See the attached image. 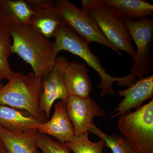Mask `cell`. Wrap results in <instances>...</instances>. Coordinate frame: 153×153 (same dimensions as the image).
<instances>
[{
    "label": "cell",
    "instance_id": "6da1fadb",
    "mask_svg": "<svg viewBox=\"0 0 153 153\" xmlns=\"http://www.w3.org/2000/svg\"><path fill=\"white\" fill-rule=\"evenodd\" d=\"M8 26L13 39L12 53L30 64L36 76L43 77L51 71L58 54L54 42L30 25Z\"/></svg>",
    "mask_w": 153,
    "mask_h": 153
},
{
    "label": "cell",
    "instance_id": "7a4b0ae2",
    "mask_svg": "<svg viewBox=\"0 0 153 153\" xmlns=\"http://www.w3.org/2000/svg\"><path fill=\"white\" fill-rule=\"evenodd\" d=\"M42 92V76L33 71L27 74L14 72L0 89V105L24 110L44 123L47 119L39 105Z\"/></svg>",
    "mask_w": 153,
    "mask_h": 153
},
{
    "label": "cell",
    "instance_id": "3957f363",
    "mask_svg": "<svg viewBox=\"0 0 153 153\" xmlns=\"http://www.w3.org/2000/svg\"><path fill=\"white\" fill-rule=\"evenodd\" d=\"M81 3V9L93 17L102 35L121 57L120 51L125 52L134 61L136 50L131 44L125 19L104 0H82Z\"/></svg>",
    "mask_w": 153,
    "mask_h": 153
},
{
    "label": "cell",
    "instance_id": "277c9868",
    "mask_svg": "<svg viewBox=\"0 0 153 153\" xmlns=\"http://www.w3.org/2000/svg\"><path fill=\"white\" fill-rule=\"evenodd\" d=\"M54 38H55L54 45L58 53L60 51L65 50L78 56L98 73L101 81L97 88H101L100 94L102 96L114 95L115 92L112 88L114 82H118L120 86H126V76L114 77L108 74L106 69L102 66L98 57L91 51L88 44L66 26L58 27Z\"/></svg>",
    "mask_w": 153,
    "mask_h": 153
},
{
    "label": "cell",
    "instance_id": "5b68a950",
    "mask_svg": "<svg viewBox=\"0 0 153 153\" xmlns=\"http://www.w3.org/2000/svg\"><path fill=\"white\" fill-rule=\"evenodd\" d=\"M119 130L137 153H153V100L118 116Z\"/></svg>",
    "mask_w": 153,
    "mask_h": 153
},
{
    "label": "cell",
    "instance_id": "8992f818",
    "mask_svg": "<svg viewBox=\"0 0 153 153\" xmlns=\"http://www.w3.org/2000/svg\"><path fill=\"white\" fill-rule=\"evenodd\" d=\"M55 5L66 27L86 44L96 42L120 56L105 38L95 20L87 12L68 0H57Z\"/></svg>",
    "mask_w": 153,
    "mask_h": 153
},
{
    "label": "cell",
    "instance_id": "52a82bcc",
    "mask_svg": "<svg viewBox=\"0 0 153 153\" xmlns=\"http://www.w3.org/2000/svg\"><path fill=\"white\" fill-rule=\"evenodd\" d=\"M131 38L136 45L135 57L129 75L133 81L147 76L152 67L151 47L153 38V21L149 18L139 20L126 19Z\"/></svg>",
    "mask_w": 153,
    "mask_h": 153
},
{
    "label": "cell",
    "instance_id": "ba28073f",
    "mask_svg": "<svg viewBox=\"0 0 153 153\" xmlns=\"http://www.w3.org/2000/svg\"><path fill=\"white\" fill-rule=\"evenodd\" d=\"M68 63L64 56H57L51 71L42 77L43 92L40 99V108L49 119L52 105L57 100L66 104L68 96L64 83V73Z\"/></svg>",
    "mask_w": 153,
    "mask_h": 153
},
{
    "label": "cell",
    "instance_id": "9c48e42d",
    "mask_svg": "<svg viewBox=\"0 0 153 153\" xmlns=\"http://www.w3.org/2000/svg\"><path fill=\"white\" fill-rule=\"evenodd\" d=\"M66 108L72 123L75 137L88 134L94 123V117H101L105 114L97 102L90 97L84 99L69 96Z\"/></svg>",
    "mask_w": 153,
    "mask_h": 153
},
{
    "label": "cell",
    "instance_id": "30bf717a",
    "mask_svg": "<svg viewBox=\"0 0 153 153\" xmlns=\"http://www.w3.org/2000/svg\"><path fill=\"white\" fill-rule=\"evenodd\" d=\"M36 14L30 25L48 39L54 37L57 27L66 26L53 0H28Z\"/></svg>",
    "mask_w": 153,
    "mask_h": 153
},
{
    "label": "cell",
    "instance_id": "8fae6325",
    "mask_svg": "<svg viewBox=\"0 0 153 153\" xmlns=\"http://www.w3.org/2000/svg\"><path fill=\"white\" fill-rule=\"evenodd\" d=\"M117 95L124 97L123 99L111 114L114 118L135 108H140L143 102L153 97V75H147L136 80L127 89L118 91Z\"/></svg>",
    "mask_w": 153,
    "mask_h": 153
},
{
    "label": "cell",
    "instance_id": "7c38bea8",
    "mask_svg": "<svg viewBox=\"0 0 153 153\" xmlns=\"http://www.w3.org/2000/svg\"><path fill=\"white\" fill-rule=\"evenodd\" d=\"M54 114L50 120L41 124L38 133L48 134L56 138L60 142H70L75 137L74 127L68 117L66 104L62 100L55 105Z\"/></svg>",
    "mask_w": 153,
    "mask_h": 153
},
{
    "label": "cell",
    "instance_id": "4fadbf2b",
    "mask_svg": "<svg viewBox=\"0 0 153 153\" xmlns=\"http://www.w3.org/2000/svg\"><path fill=\"white\" fill-rule=\"evenodd\" d=\"M64 83L68 96L84 99L90 97L92 83L85 63L68 62L64 71Z\"/></svg>",
    "mask_w": 153,
    "mask_h": 153
},
{
    "label": "cell",
    "instance_id": "5bb4252c",
    "mask_svg": "<svg viewBox=\"0 0 153 153\" xmlns=\"http://www.w3.org/2000/svg\"><path fill=\"white\" fill-rule=\"evenodd\" d=\"M36 14L28 0H0V22L7 26L30 25Z\"/></svg>",
    "mask_w": 153,
    "mask_h": 153
},
{
    "label": "cell",
    "instance_id": "9a60e30c",
    "mask_svg": "<svg viewBox=\"0 0 153 153\" xmlns=\"http://www.w3.org/2000/svg\"><path fill=\"white\" fill-rule=\"evenodd\" d=\"M43 123L16 108L0 105V126L10 131L22 133L38 131Z\"/></svg>",
    "mask_w": 153,
    "mask_h": 153
},
{
    "label": "cell",
    "instance_id": "2e32d148",
    "mask_svg": "<svg viewBox=\"0 0 153 153\" xmlns=\"http://www.w3.org/2000/svg\"><path fill=\"white\" fill-rule=\"evenodd\" d=\"M38 131L26 132L10 131L0 126V139L7 153H36Z\"/></svg>",
    "mask_w": 153,
    "mask_h": 153
},
{
    "label": "cell",
    "instance_id": "e0dca14e",
    "mask_svg": "<svg viewBox=\"0 0 153 153\" xmlns=\"http://www.w3.org/2000/svg\"><path fill=\"white\" fill-rule=\"evenodd\" d=\"M104 2L117 11L125 19L139 20L152 16L153 6L143 0H104Z\"/></svg>",
    "mask_w": 153,
    "mask_h": 153
},
{
    "label": "cell",
    "instance_id": "ac0fdd59",
    "mask_svg": "<svg viewBox=\"0 0 153 153\" xmlns=\"http://www.w3.org/2000/svg\"><path fill=\"white\" fill-rule=\"evenodd\" d=\"M8 26L0 22V79H10L14 72L9 63L12 55V42Z\"/></svg>",
    "mask_w": 153,
    "mask_h": 153
},
{
    "label": "cell",
    "instance_id": "d6986e66",
    "mask_svg": "<svg viewBox=\"0 0 153 153\" xmlns=\"http://www.w3.org/2000/svg\"><path fill=\"white\" fill-rule=\"evenodd\" d=\"M88 132L104 140L105 146L109 148L113 153H137L123 136L116 134H106L99 129L94 123Z\"/></svg>",
    "mask_w": 153,
    "mask_h": 153
},
{
    "label": "cell",
    "instance_id": "ffe728a7",
    "mask_svg": "<svg viewBox=\"0 0 153 153\" xmlns=\"http://www.w3.org/2000/svg\"><path fill=\"white\" fill-rule=\"evenodd\" d=\"M64 145L74 153H102L105 143L103 140H100L97 142H92L88 139V134L75 137L70 142Z\"/></svg>",
    "mask_w": 153,
    "mask_h": 153
},
{
    "label": "cell",
    "instance_id": "44dd1931",
    "mask_svg": "<svg viewBox=\"0 0 153 153\" xmlns=\"http://www.w3.org/2000/svg\"><path fill=\"white\" fill-rule=\"evenodd\" d=\"M36 146L43 153H70V150L63 143L57 141L44 134L37 133Z\"/></svg>",
    "mask_w": 153,
    "mask_h": 153
},
{
    "label": "cell",
    "instance_id": "7402d4cb",
    "mask_svg": "<svg viewBox=\"0 0 153 153\" xmlns=\"http://www.w3.org/2000/svg\"><path fill=\"white\" fill-rule=\"evenodd\" d=\"M0 153H7L5 147L0 149Z\"/></svg>",
    "mask_w": 153,
    "mask_h": 153
},
{
    "label": "cell",
    "instance_id": "603a6c76",
    "mask_svg": "<svg viewBox=\"0 0 153 153\" xmlns=\"http://www.w3.org/2000/svg\"><path fill=\"white\" fill-rule=\"evenodd\" d=\"M4 147V145H3L1 140V139H0V149H1V148Z\"/></svg>",
    "mask_w": 153,
    "mask_h": 153
},
{
    "label": "cell",
    "instance_id": "cb8c5ba5",
    "mask_svg": "<svg viewBox=\"0 0 153 153\" xmlns=\"http://www.w3.org/2000/svg\"><path fill=\"white\" fill-rule=\"evenodd\" d=\"M1 80V79H0V89H1V88L3 87V85H4L2 83Z\"/></svg>",
    "mask_w": 153,
    "mask_h": 153
},
{
    "label": "cell",
    "instance_id": "d4e9b609",
    "mask_svg": "<svg viewBox=\"0 0 153 153\" xmlns=\"http://www.w3.org/2000/svg\"><path fill=\"white\" fill-rule=\"evenodd\" d=\"M36 153H43L40 152H39V151H38V150L37 151V152H36Z\"/></svg>",
    "mask_w": 153,
    "mask_h": 153
}]
</instances>
